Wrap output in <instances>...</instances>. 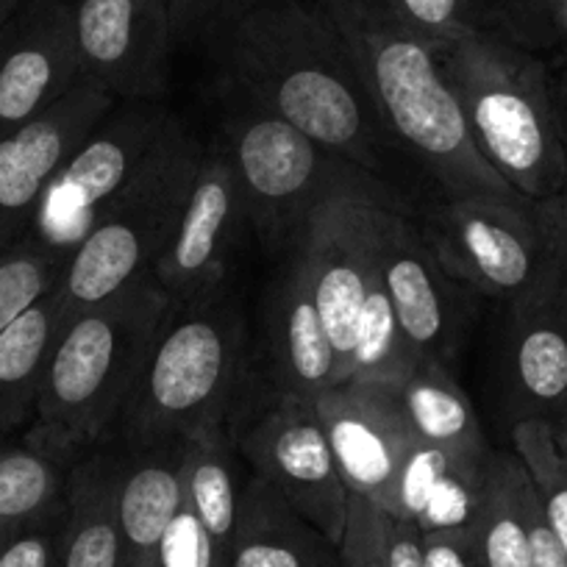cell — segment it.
Here are the masks:
<instances>
[{
  "label": "cell",
  "mask_w": 567,
  "mask_h": 567,
  "mask_svg": "<svg viewBox=\"0 0 567 567\" xmlns=\"http://www.w3.org/2000/svg\"><path fill=\"white\" fill-rule=\"evenodd\" d=\"M228 84L265 112L370 173L381 120L346 42L312 0H254L220 37Z\"/></svg>",
  "instance_id": "1"
},
{
  "label": "cell",
  "mask_w": 567,
  "mask_h": 567,
  "mask_svg": "<svg viewBox=\"0 0 567 567\" xmlns=\"http://www.w3.org/2000/svg\"><path fill=\"white\" fill-rule=\"evenodd\" d=\"M312 3L346 42L381 125L425 167L445 198H520L478 154L437 53L384 0Z\"/></svg>",
  "instance_id": "2"
},
{
  "label": "cell",
  "mask_w": 567,
  "mask_h": 567,
  "mask_svg": "<svg viewBox=\"0 0 567 567\" xmlns=\"http://www.w3.org/2000/svg\"><path fill=\"white\" fill-rule=\"evenodd\" d=\"M173 301L142 278L84 309L59 334L25 443L73 465L117 429Z\"/></svg>",
  "instance_id": "3"
},
{
  "label": "cell",
  "mask_w": 567,
  "mask_h": 567,
  "mask_svg": "<svg viewBox=\"0 0 567 567\" xmlns=\"http://www.w3.org/2000/svg\"><path fill=\"white\" fill-rule=\"evenodd\" d=\"M437 59L487 165L532 204L559 193L567 154L545 64L484 29L445 45Z\"/></svg>",
  "instance_id": "4"
},
{
  "label": "cell",
  "mask_w": 567,
  "mask_h": 567,
  "mask_svg": "<svg viewBox=\"0 0 567 567\" xmlns=\"http://www.w3.org/2000/svg\"><path fill=\"white\" fill-rule=\"evenodd\" d=\"M245 340L243 307L228 284L173 303L114 429L125 449L184 443L204 425L226 423L245 375Z\"/></svg>",
  "instance_id": "5"
},
{
  "label": "cell",
  "mask_w": 567,
  "mask_h": 567,
  "mask_svg": "<svg viewBox=\"0 0 567 567\" xmlns=\"http://www.w3.org/2000/svg\"><path fill=\"white\" fill-rule=\"evenodd\" d=\"M223 148L237 171L245 217L272 248H287L331 200L403 212V198L379 173L364 171L248 101L228 114Z\"/></svg>",
  "instance_id": "6"
},
{
  "label": "cell",
  "mask_w": 567,
  "mask_h": 567,
  "mask_svg": "<svg viewBox=\"0 0 567 567\" xmlns=\"http://www.w3.org/2000/svg\"><path fill=\"white\" fill-rule=\"evenodd\" d=\"M200 154L204 145L173 117L128 184L109 200L64 261L56 284L64 318H75L154 276L187 200Z\"/></svg>",
  "instance_id": "7"
},
{
  "label": "cell",
  "mask_w": 567,
  "mask_h": 567,
  "mask_svg": "<svg viewBox=\"0 0 567 567\" xmlns=\"http://www.w3.org/2000/svg\"><path fill=\"white\" fill-rule=\"evenodd\" d=\"M423 237L456 284L506 309L534 301L550 287L548 250L532 200L445 198Z\"/></svg>",
  "instance_id": "8"
},
{
  "label": "cell",
  "mask_w": 567,
  "mask_h": 567,
  "mask_svg": "<svg viewBox=\"0 0 567 567\" xmlns=\"http://www.w3.org/2000/svg\"><path fill=\"white\" fill-rule=\"evenodd\" d=\"M171 120L173 114L156 103H114L51 182L29 237L68 261L109 200L151 154Z\"/></svg>",
  "instance_id": "9"
},
{
  "label": "cell",
  "mask_w": 567,
  "mask_h": 567,
  "mask_svg": "<svg viewBox=\"0 0 567 567\" xmlns=\"http://www.w3.org/2000/svg\"><path fill=\"white\" fill-rule=\"evenodd\" d=\"M237 449L254 467V476L270 484L303 520L340 548L351 493L315 403L276 398L239 434Z\"/></svg>",
  "instance_id": "10"
},
{
  "label": "cell",
  "mask_w": 567,
  "mask_h": 567,
  "mask_svg": "<svg viewBox=\"0 0 567 567\" xmlns=\"http://www.w3.org/2000/svg\"><path fill=\"white\" fill-rule=\"evenodd\" d=\"M381 212V206L359 200H331L287 245L303 261L309 292L334 351L340 384L351 375L359 315L379 276Z\"/></svg>",
  "instance_id": "11"
},
{
  "label": "cell",
  "mask_w": 567,
  "mask_h": 567,
  "mask_svg": "<svg viewBox=\"0 0 567 567\" xmlns=\"http://www.w3.org/2000/svg\"><path fill=\"white\" fill-rule=\"evenodd\" d=\"M84 79L117 101L156 103L176 48L167 0H70Z\"/></svg>",
  "instance_id": "12"
},
{
  "label": "cell",
  "mask_w": 567,
  "mask_h": 567,
  "mask_svg": "<svg viewBox=\"0 0 567 567\" xmlns=\"http://www.w3.org/2000/svg\"><path fill=\"white\" fill-rule=\"evenodd\" d=\"M114 103L103 86L81 79L40 117L0 136V256L29 237L51 182Z\"/></svg>",
  "instance_id": "13"
},
{
  "label": "cell",
  "mask_w": 567,
  "mask_h": 567,
  "mask_svg": "<svg viewBox=\"0 0 567 567\" xmlns=\"http://www.w3.org/2000/svg\"><path fill=\"white\" fill-rule=\"evenodd\" d=\"M348 493L395 512L401 465L414 432L398 390L370 381H342L315 401Z\"/></svg>",
  "instance_id": "14"
},
{
  "label": "cell",
  "mask_w": 567,
  "mask_h": 567,
  "mask_svg": "<svg viewBox=\"0 0 567 567\" xmlns=\"http://www.w3.org/2000/svg\"><path fill=\"white\" fill-rule=\"evenodd\" d=\"M248 223L237 171L226 148H204L154 281L173 303H187L228 284L237 234Z\"/></svg>",
  "instance_id": "15"
},
{
  "label": "cell",
  "mask_w": 567,
  "mask_h": 567,
  "mask_svg": "<svg viewBox=\"0 0 567 567\" xmlns=\"http://www.w3.org/2000/svg\"><path fill=\"white\" fill-rule=\"evenodd\" d=\"M81 79L70 0H20L0 25V136L40 117Z\"/></svg>",
  "instance_id": "16"
},
{
  "label": "cell",
  "mask_w": 567,
  "mask_h": 567,
  "mask_svg": "<svg viewBox=\"0 0 567 567\" xmlns=\"http://www.w3.org/2000/svg\"><path fill=\"white\" fill-rule=\"evenodd\" d=\"M379 278L414 353L449 364L465 329V287L445 272L406 212H381Z\"/></svg>",
  "instance_id": "17"
},
{
  "label": "cell",
  "mask_w": 567,
  "mask_h": 567,
  "mask_svg": "<svg viewBox=\"0 0 567 567\" xmlns=\"http://www.w3.org/2000/svg\"><path fill=\"white\" fill-rule=\"evenodd\" d=\"M501 381L512 425L567 420V312L554 284L534 301L506 309Z\"/></svg>",
  "instance_id": "18"
},
{
  "label": "cell",
  "mask_w": 567,
  "mask_h": 567,
  "mask_svg": "<svg viewBox=\"0 0 567 567\" xmlns=\"http://www.w3.org/2000/svg\"><path fill=\"white\" fill-rule=\"evenodd\" d=\"M284 261L265 298V340L276 398L315 403L337 386V362L329 334L309 292L301 256L284 248Z\"/></svg>",
  "instance_id": "19"
},
{
  "label": "cell",
  "mask_w": 567,
  "mask_h": 567,
  "mask_svg": "<svg viewBox=\"0 0 567 567\" xmlns=\"http://www.w3.org/2000/svg\"><path fill=\"white\" fill-rule=\"evenodd\" d=\"M184 506V443L128 451L117 484L125 567H156L162 543Z\"/></svg>",
  "instance_id": "20"
},
{
  "label": "cell",
  "mask_w": 567,
  "mask_h": 567,
  "mask_svg": "<svg viewBox=\"0 0 567 567\" xmlns=\"http://www.w3.org/2000/svg\"><path fill=\"white\" fill-rule=\"evenodd\" d=\"M228 567H340L329 537L259 476L243 484Z\"/></svg>",
  "instance_id": "21"
},
{
  "label": "cell",
  "mask_w": 567,
  "mask_h": 567,
  "mask_svg": "<svg viewBox=\"0 0 567 567\" xmlns=\"http://www.w3.org/2000/svg\"><path fill=\"white\" fill-rule=\"evenodd\" d=\"M534 506L537 493L520 456L489 451L478 473L471 523L484 567H528Z\"/></svg>",
  "instance_id": "22"
},
{
  "label": "cell",
  "mask_w": 567,
  "mask_h": 567,
  "mask_svg": "<svg viewBox=\"0 0 567 567\" xmlns=\"http://www.w3.org/2000/svg\"><path fill=\"white\" fill-rule=\"evenodd\" d=\"M120 467L117 454H84L70 467L62 567H125L117 526Z\"/></svg>",
  "instance_id": "23"
},
{
  "label": "cell",
  "mask_w": 567,
  "mask_h": 567,
  "mask_svg": "<svg viewBox=\"0 0 567 567\" xmlns=\"http://www.w3.org/2000/svg\"><path fill=\"white\" fill-rule=\"evenodd\" d=\"M64 326L62 296L53 287L0 334V443L34 423L48 359Z\"/></svg>",
  "instance_id": "24"
},
{
  "label": "cell",
  "mask_w": 567,
  "mask_h": 567,
  "mask_svg": "<svg viewBox=\"0 0 567 567\" xmlns=\"http://www.w3.org/2000/svg\"><path fill=\"white\" fill-rule=\"evenodd\" d=\"M395 390L414 437L440 445L467 465H484L493 449L484 440L471 398L451 375L449 364L420 359Z\"/></svg>",
  "instance_id": "25"
},
{
  "label": "cell",
  "mask_w": 567,
  "mask_h": 567,
  "mask_svg": "<svg viewBox=\"0 0 567 567\" xmlns=\"http://www.w3.org/2000/svg\"><path fill=\"white\" fill-rule=\"evenodd\" d=\"M482 467L456 460L445 449L414 437L401 465L392 517L417 523L423 532L471 526Z\"/></svg>",
  "instance_id": "26"
},
{
  "label": "cell",
  "mask_w": 567,
  "mask_h": 567,
  "mask_svg": "<svg viewBox=\"0 0 567 567\" xmlns=\"http://www.w3.org/2000/svg\"><path fill=\"white\" fill-rule=\"evenodd\" d=\"M234 451L237 440L226 423L204 425L184 440V501L226 561L231 554L245 484L239 482V462Z\"/></svg>",
  "instance_id": "27"
},
{
  "label": "cell",
  "mask_w": 567,
  "mask_h": 567,
  "mask_svg": "<svg viewBox=\"0 0 567 567\" xmlns=\"http://www.w3.org/2000/svg\"><path fill=\"white\" fill-rule=\"evenodd\" d=\"M70 467L29 443H0V537L64 506Z\"/></svg>",
  "instance_id": "28"
},
{
  "label": "cell",
  "mask_w": 567,
  "mask_h": 567,
  "mask_svg": "<svg viewBox=\"0 0 567 567\" xmlns=\"http://www.w3.org/2000/svg\"><path fill=\"white\" fill-rule=\"evenodd\" d=\"M420 357L409 346L401 323H398L395 307L386 296L384 284L375 276L373 287L368 292L362 315L357 323V337H353L351 353V375L348 381H370V384H390L398 386Z\"/></svg>",
  "instance_id": "29"
},
{
  "label": "cell",
  "mask_w": 567,
  "mask_h": 567,
  "mask_svg": "<svg viewBox=\"0 0 567 567\" xmlns=\"http://www.w3.org/2000/svg\"><path fill=\"white\" fill-rule=\"evenodd\" d=\"M512 445L532 476L539 512L567 559V456L556 445L554 425L523 420L512 425Z\"/></svg>",
  "instance_id": "30"
},
{
  "label": "cell",
  "mask_w": 567,
  "mask_h": 567,
  "mask_svg": "<svg viewBox=\"0 0 567 567\" xmlns=\"http://www.w3.org/2000/svg\"><path fill=\"white\" fill-rule=\"evenodd\" d=\"M62 267L53 250L31 237L0 256V334L56 287Z\"/></svg>",
  "instance_id": "31"
},
{
  "label": "cell",
  "mask_w": 567,
  "mask_h": 567,
  "mask_svg": "<svg viewBox=\"0 0 567 567\" xmlns=\"http://www.w3.org/2000/svg\"><path fill=\"white\" fill-rule=\"evenodd\" d=\"M395 18L434 53L476 31L473 0H384Z\"/></svg>",
  "instance_id": "32"
},
{
  "label": "cell",
  "mask_w": 567,
  "mask_h": 567,
  "mask_svg": "<svg viewBox=\"0 0 567 567\" xmlns=\"http://www.w3.org/2000/svg\"><path fill=\"white\" fill-rule=\"evenodd\" d=\"M68 501L42 520L0 537V567H62Z\"/></svg>",
  "instance_id": "33"
},
{
  "label": "cell",
  "mask_w": 567,
  "mask_h": 567,
  "mask_svg": "<svg viewBox=\"0 0 567 567\" xmlns=\"http://www.w3.org/2000/svg\"><path fill=\"white\" fill-rule=\"evenodd\" d=\"M340 567H390L386 561V512L351 495L346 534L340 539Z\"/></svg>",
  "instance_id": "34"
},
{
  "label": "cell",
  "mask_w": 567,
  "mask_h": 567,
  "mask_svg": "<svg viewBox=\"0 0 567 567\" xmlns=\"http://www.w3.org/2000/svg\"><path fill=\"white\" fill-rule=\"evenodd\" d=\"M254 0H167L176 45L217 42Z\"/></svg>",
  "instance_id": "35"
},
{
  "label": "cell",
  "mask_w": 567,
  "mask_h": 567,
  "mask_svg": "<svg viewBox=\"0 0 567 567\" xmlns=\"http://www.w3.org/2000/svg\"><path fill=\"white\" fill-rule=\"evenodd\" d=\"M156 567H228L187 501L162 543Z\"/></svg>",
  "instance_id": "36"
},
{
  "label": "cell",
  "mask_w": 567,
  "mask_h": 567,
  "mask_svg": "<svg viewBox=\"0 0 567 567\" xmlns=\"http://www.w3.org/2000/svg\"><path fill=\"white\" fill-rule=\"evenodd\" d=\"M539 231H543L545 250H548L550 284H554L556 298L567 312V184L550 198L534 204Z\"/></svg>",
  "instance_id": "37"
},
{
  "label": "cell",
  "mask_w": 567,
  "mask_h": 567,
  "mask_svg": "<svg viewBox=\"0 0 567 567\" xmlns=\"http://www.w3.org/2000/svg\"><path fill=\"white\" fill-rule=\"evenodd\" d=\"M425 567H484L471 526H445L423 532Z\"/></svg>",
  "instance_id": "38"
},
{
  "label": "cell",
  "mask_w": 567,
  "mask_h": 567,
  "mask_svg": "<svg viewBox=\"0 0 567 567\" xmlns=\"http://www.w3.org/2000/svg\"><path fill=\"white\" fill-rule=\"evenodd\" d=\"M386 561L390 567H425L423 528L417 523L386 515Z\"/></svg>",
  "instance_id": "39"
},
{
  "label": "cell",
  "mask_w": 567,
  "mask_h": 567,
  "mask_svg": "<svg viewBox=\"0 0 567 567\" xmlns=\"http://www.w3.org/2000/svg\"><path fill=\"white\" fill-rule=\"evenodd\" d=\"M528 567H567L565 554H561L559 543L554 539L543 512H539V501L532 515V554H528Z\"/></svg>",
  "instance_id": "40"
},
{
  "label": "cell",
  "mask_w": 567,
  "mask_h": 567,
  "mask_svg": "<svg viewBox=\"0 0 567 567\" xmlns=\"http://www.w3.org/2000/svg\"><path fill=\"white\" fill-rule=\"evenodd\" d=\"M554 103H556V117H559V134L561 142H565V154H567V75L554 81Z\"/></svg>",
  "instance_id": "41"
},
{
  "label": "cell",
  "mask_w": 567,
  "mask_h": 567,
  "mask_svg": "<svg viewBox=\"0 0 567 567\" xmlns=\"http://www.w3.org/2000/svg\"><path fill=\"white\" fill-rule=\"evenodd\" d=\"M550 9H554V20L567 42V0H550Z\"/></svg>",
  "instance_id": "42"
},
{
  "label": "cell",
  "mask_w": 567,
  "mask_h": 567,
  "mask_svg": "<svg viewBox=\"0 0 567 567\" xmlns=\"http://www.w3.org/2000/svg\"><path fill=\"white\" fill-rule=\"evenodd\" d=\"M20 7V0H0V25L7 23L9 14Z\"/></svg>",
  "instance_id": "43"
},
{
  "label": "cell",
  "mask_w": 567,
  "mask_h": 567,
  "mask_svg": "<svg viewBox=\"0 0 567 567\" xmlns=\"http://www.w3.org/2000/svg\"><path fill=\"white\" fill-rule=\"evenodd\" d=\"M554 434H556V445H559L561 454L567 456V420L559 425V429H554Z\"/></svg>",
  "instance_id": "44"
}]
</instances>
